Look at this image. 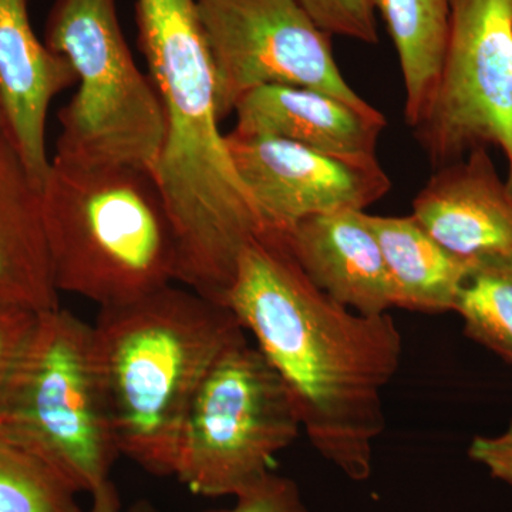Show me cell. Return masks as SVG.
<instances>
[{"label": "cell", "mask_w": 512, "mask_h": 512, "mask_svg": "<svg viewBox=\"0 0 512 512\" xmlns=\"http://www.w3.org/2000/svg\"><path fill=\"white\" fill-rule=\"evenodd\" d=\"M227 306L170 285L100 309L94 362L121 456L174 476L188 407L212 363L244 335Z\"/></svg>", "instance_id": "3"}, {"label": "cell", "mask_w": 512, "mask_h": 512, "mask_svg": "<svg viewBox=\"0 0 512 512\" xmlns=\"http://www.w3.org/2000/svg\"><path fill=\"white\" fill-rule=\"evenodd\" d=\"M392 37L406 101L404 117L416 126L429 106L446 52L451 0H372Z\"/></svg>", "instance_id": "17"}, {"label": "cell", "mask_w": 512, "mask_h": 512, "mask_svg": "<svg viewBox=\"0 0 512 512\" xmlns=\"http://www.w3.org/2000/svg\"><path fill=\"white\" fill-rule=\"evenodd\" d=\"M453 312L468 338L512 365V249L470 259Z\"/></svg>", "instance_id": "18"}, {"label": "cell", "mask_w": 512, "mask_h": 512, "mask_svg": "<svg viewBox=\"0 0 512 512\" xmlns=\"http://www.w3.org/2000/svg\"><path fill=\"white\" fill-rule=\"evenodd\" d=\"M40 313L22 306L0 303V417L30 348Z\"/></svg>", "instance_id": "21"}, {"label": "cell", "mask_w": 512, "mask_h": 512, "mask_svg": "<svg viewBox=\"0 0 512 512\" xmlns=\"http://www.w3.org/2000/svg\"><path fill=\"white\" fill-rule=\"evenodd\" d=\"M234 131L281 138L352 161H376L386 117L367 116L308 87L269 84L245 94L234 110Z\"/></svg>", "instance_id": "14"}, {"label": "cell", "mask_w": 512, "mask_h": 512, "mask_svg": "<svg viewBox=\"0 0 512 512\" xmlns=\"http://www.w3.org/2000/svg\"><path fill=\"white\" fill-rule=\"evenodd\" d=\"M301 431L291 394L244 333L188 407L174 476L202 497H238L275 473L276 457Z\"/></svg>", "instance_id": "6"}, {"label": "cell", "mask_w": 512, "mask_h": 512, "mask_svg": "<svg viewBox=\"0 0 512 512\" xmlns=\"http://www.w3.org/2000/svg\"><path fill=\"white\" fill-rule=\"evenodd\" d=\"M225 137L239 177L272 234L284 235L312 215L366 211L392 188L379 160H346L281 138L234 130Z\"/></svg>", "instance_id": "10"}, {"label": "cell", "mask_w": 512, "mask_h": 512, "mask_svg": "<svg viewBox=\"0 0 512 512\" xmlns=\"http://www.w3.org/2000/svg\"><path fill=\"white\" fill-rule=\"evenodd\" d=\"M136 23L164 111L154 175L177 234V282L225 305L242 252L272 232L220 128L214 69L195 0H136Z\"/></svg>", "instance_id": "2"}, {"label": "cell", "mask_w": 512, "mask_h": 512, "mask_svg": "<svg viewBox=\"0 0 512 512\" xmlns=\"http://www.w3.org/2000/svg\"><path fill=\"white\" fill-rule=\"evenodd\" d=\"M0 303L43 313L59 308L43 220L42 185L9 128L0 130Z\"/></svg>", "instance_id": "15"}, {"label": "cell", "mask_w": 512, "mask_h": 512, "mask_svg": "<svg viewBox=\"0 0 512 512\" xmlns=\"http://www.w3.org/2000/svg\"><path fill=\"white\" fill-rule=\"evenodd\" d=\"M202 512H309L298 484L272 473L251 490L235 497L234 505Z\"/></svg>", "instance_id": "22"}, {"label": "cell", "mask_w": 512, "mask_h": 512, "mask_svg": "<svg viewBox=\"0 0 512 512\" xmlns=\"http://www.w3.org/2000/svg\"><path fill=\"white\" fill-rule=\"evenodd\" d=\"M412 207L414 220L460 258L512 249V192L487 147L436 168Z\"/></svg>", "instance_id": "11"}, {"label": "cell", "mask_w": 512, "mask_h": 512, "mask_svg": "<svg viewBox=\"0 0 512 512\" xmlns=\"http://www.w3.org/2000/svg\"><path fill=\"white\" fill-rule=\"evenodd\" d=\"M0 424L79 493L110 480L121 454L94 362L92 325L60 306L40 313Z\"/></svg>", "instance_id": "7"}, {"label": "cell", "mask_w": 512, "mask_h": 512, "mask_svg": "<svg viewBox=\"0 0 512 512\" xmlns=\"http://www.w3.org/2000/svg\"><path fill=\"white\" fill-rule=\"evenodd\" d=\"M76 84L69 63L37 37L28 0H0V106L30 174H49L46 123L57 94Z\"/></svg>", "instance_id": "13"}, {"label": "cell", "mask_w": 512, "mask_h": 512, "mask_svg": "<svg viewBox=\"0 0 512 512\" xmlns=\"http://www.w3.org/2000/svg\"><path fill=\"white\" fill-rule=\"evenodd\" d=\"M93 503L90 512H119L120 495L116 485L109 480L101 484L96 491L92 493ZM128 512H158L153 505L146 503H137L128 510Z\"/></svg>", "instance_id": "24"}, {"label": "cell", "mask_w": 512, "mask_h": 512, "mask_svg": "<svg viewBox=\"0 0 512 512\" xmlns=\"http://www.w3.org/2000/svg\"><path fill=\"white\" fill-rule=\"evenodd\" d=\"M468 456L497 480L512 485V420L498 436H477L471 441Z\"/></svg>", "instance_id": "23"}, {"label": "cell", "mask_w": 512, "mask_h": 512, "mask_svg": "<svg viewBox=\"0 0 512 512\" xmlns=\"http://www.w3.org/2000/svg\"><path fill=\"white\" fill-rule=\"evenodd\" d=\"M365 212L312 215L282 237L303 274L333 301L360 315H386L394 308L392 284Z\"/></svg>", "instance_id": "12"}, {"label": "cell", "mask_w": 512, "mask_h": 512, "mask_svg": "<svg viewBox=\"0 0 512 512\" xmlns=\"http://www.w3.org/2000/svg\"><path fill=\"white\" fill-rule=\"evenodd\" d=\"M5 127H8V126H6V120H5V116H3L2 106H0V130H2V128H5Z\"/></svg>", "instance_id": "25"}, {"label": "cell", "mask_w": 512, "mask_h": 512, "mask_svg": "<svg viewBox=\"0 0 512 512\" xmlns=\"http://www.w3.org/2000/svg\"><path fill=\"white\" fill-rule=\"evenodd\" d=\"M195 8L210 50L221 121L245 94L269 84L308 87L367 116L382 114L346 82L332 36L298 0H195Z\"/></svg>", "instance_id": "9"}, {"label": "cell", "mask_w": 512, "mask_h": 512, "mask_svg": "<svg viewBox=\"0 0 512 512\" xmlns=\"http://www.w3.org/2000/svg\"><path fill=\"white\" fill-rule=\"evenodd\" d=\"M413 130L436 168L500 148L512 192V0H451L439 80Z\"/></svg>", "instance_id": "8"}, {"label": "cell", "mask_w": 512, "mask_h": 512, "mask_svg": "<svg viewBox=\"0 0 512 512\" xmlns=\"http://www.w3.org/2000/svg\"><path fill=\"white\" fill-rule=\"evenodd\" d=\"M42 204L59 293L113 308L178 281L177 234L153 171L50 160Z\"/></svg>", "instance_id": "4"}, {"label": "cell", "mask_w": 512, "mask_h": 512, "mask_svg": "<svg viewBox=\"0 0 512 512\" xmlns=\"http://www.w3.org/2000/svg\"><path fill=\"white\" fill-rule=\"evenodd\" d=\"M225 306L281 377L313 448L350 480H369L386 427L383 390L403 355L392 316L333 301L279 234L247 245Z\"/></svg>", "instance_id": "1"}, {"label": "cell", "mask_w": 512, "mask_h": 512, "mask_svg": "<svg viewBox=\"0 0 512 512\" xmlns=\"http://www.w3.org/2000/svg\"><path fill=\"white\" fill-rule=\"evenodd\" d=\"M45 43L69 63L77 84L59 111L52 160L154 173L165 137L163 106L150 74L134 62L117 0H55Z\"/></svg>", "instance_id": "5"}, {"label": "cell", "mask_w": 512, "mask_h": 512, "mask_svg": "<svg viewBox=\"0 0 512 512\" xmlns=\"http://www.w3.org/2000/svg\"><path fill=\"white\" fill-rule=\"evenodd\" d=\"M379 242L394 296V308L423 313L453 311L470 259L451 254L413 215L382 217L365 212Z\"/></svg>", "instance_id": "16"}, {"label": "cell", "mask_w": 512, "mask_h": 512, "mask_svg": "<svg viewBox=\"0 0 512 512\" xmlns=\"http://www.w3.org/2000/svg\"><path fill=\"white\" fill-rule=\"evenodd\" d=\"M77 488L0 424V512H83Z\"/></svg>", "instance_id": "19"}, {"label": "cell", "mask_w": 512, "mask_h": 512, "mask_svg": "<svg viewBox=\"0 0 512 512\" xmlns=\"http://www.w3.org/2000/svg\"><path fill=\"white\" fill-rule=\"evenodd\" d=\"M315 25L329 36H343L365 45L379 43L372 0H298Z\"/></svg>", "instance_id": "20"}]
</instances>
